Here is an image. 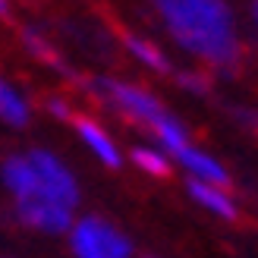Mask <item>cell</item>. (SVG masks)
Returning a JSON list of instances; mask_svg holds the SVG:
<instances>
[{
    "label": "cell",
    "mask_w": 258,
    "mask_h": 258,
    "mask_svg": "<svg viewBox=\"0 0 258 258\" xmlns=\"http://www.w3.org/2000/svg\"><path fill=\"white\" fill-rule=\"evenodd\" d=\"M170 35L189 54L217 70H230L239 57L233 16L224 0H151Z\"/></svg>",
    "instance_id": "obj_1"
},
{
    "label": "cell",
    "mask_w": 258,
    "mask_h": 258,
    "mask_svg": "<svg viewBox=\"0 0 258 258\" xmlns=\"http://www.w3.org/2000/svg\"><path fill=\"white\" fill-rule=\"evenodd\" d=\"M70 242L76 258H129L133 252L129 239L101 217H82L79 224H73Z\"/></svg>",
    "instance_id": "obj_2"
},
{
    "label": "cell",
    "mask_w": 258,
    "mask_h": 258,
    "mask_svg": "<svg viewBox=\"0 0 258 258\" xmlns=\"http://www.w3.org/2000/svg\"><path fill=\"white\" fill-rule=\"evenodd\" d=\"M98 88H101V95L110 98L113 107H120L126 113L129 120L145 123L148 129H154V133H158V126L167 120L164 107L148 92H142L136 85H126V82H117V79H98Z\"/></svg>",
    "instance_id": "obj_3"
},
{
    "label": "cell",
    "mask_w": 258,
    "mask_h": 258,
    "mask_svg": "<svg viewBox=\"0 0 258 258\" xmlns=\"http://www.w3.org/2000/svg\"><path fill=\"white\" fill-rule=\"evenodd\" d=\"M173 158L186 167V170L192 173V179H202V183H211V186H227L230 183V173L224 170L221 164H217L214 158H208V154H202V151H196L192 145H186V148H179Z\"/></svg>",
    "instance_id": "obj_4"
},
{
    "label": "cell",
    "mask_w": 258,
    "mask_h": 258,
    "mask_svg": "<svg viewBox=\"0 0 258 258\" xmlns=\"http://www.w3.org/2000/svg\"><path fill=\"white\" fill-rule=\"evenodd\" d=\"M73 123H76V129H79L82 142L98 154V161H104L107 167H120V151H117V145L107 139L104 129H101L98 123H92V120H85V117H73Z\"/></svg>",
    "instance_id": "obj_5"
},
{
    "label": "cell",
    "mask_w": 258,
    "mask_h": 258,
    "mask_svg": "<svg viewBox=\"0 0 258 258\" xmlns=\"http://www.w3.org/2000/svg\"><path fill=\"white\" fill-rule=\"evenodd\" d=\"M189 196L196 199L199 205H205L208 211L221 214V217H236V205H233V199H230L221 186L202 183V179H189Z\"/></svg>",
    "instance_id": "obj_6"
},
{
    "label": "cell",
    "mask_w": 258,
    "mask_h": 258,
    "mask_svg": "<svg viewBox=\"0 0 258 258\" xmlns=\"http://www.w3.org/2000/svg\"><path fill=\"white\" fill-rule=\"evenodd\" d=\"M123 44L129 47V54H136L142 63H145V67L158 70V73H170V63H167L164 50L154 47L151 41H145V38H139V35H123Z\"/></svg>",
    "instance_id": "obj_7"
},
{
    "label": "cell",
    "mask_w": 258,
    "mask_h": 258,
    "mask_svg": "<svg viewBox=\"0 0 258 258\" xmlns=\"http://www.w3.org/2000/svg\"><path fill=\"white\" fill-rule=\"evenodd\" d=\"M0 117L10 126H25L29 123V104L13 92L7 82H0Z\"/></svg>",
    "instance_id": "obj_8"
},
{
    "label": "cell",
    "mask_w": 258,
    "mask_h": 258,
    "mask_svg": "<svg viewBox=\"0 0 258 258\" xmlns=\"http://www.w3.org/2000/svg\"><path fill=\"white\" fill-rule=\"evenodd\" d=\"M133 161H136V167H142V170L151 173V176H167V173H170V164H167V158H164L161 151L136 148L133 151Z\"/></svg>",
    "instance_id": "obj_9"
},
{
    "label": "cell",
    "mask_w": 258,
    "mask_h": 258,
    "mask_svg": "<svg viewBox=\"0 0 258 258\" xmlns=\"http://www.w3.org/2000/svg\"><path fill=\"white\" fill-rule=\"evenodd\" d=\"M22 38H25V44H29V47H32V50H35V54H38V57H41V60H47V63H50V67H60V70H63V63L57 60V54H54V50H50V47H47V44L41 41V38H38V35H35V32H25Z\"/></svg>",
    "instance_id": "obj_10"
},
{
    "label": "cell",
    "mask_w": 258,
    "mask_h": 258,
    "mask_svg": "<svg viewBox=\"0 0 258 258\" xmlns=\"http://www.w3.org/2000/svg\"><path fill=\"white\" fill-rule=\"evenodd\" d=\"M179 82H183L186 88H192V92H205V88H208V82H205L202 76H192V73H183V76H179Z\"/></svg>",
    "instance_id": "obj_11"
},
{
    "label": "cell",
    "mask_w": 258,
    "mask_h": 258,
    "mask_svg": "<svg viewBox=\"0 0 258 258\" xmlns=\"http://www.w3.org/2000/svg\"><path fill=\"white\" fill-rule=\"evenodd\" d=\"M47 110L57 113V117H63V120L70 117V110H67V104H63V101H47Z\"/></svg>",
    "instance_id": "obj_12"
},
{
    "label": "cell",
    "mask_w": 258,
    "mask_h": 258,
    "mask_svg": "<svg viewBox=\"0 0 258 258\" xmlns=\"http://www.w3.org/2000/svg\"><path fill=\"white\" fill-rule=\"evenodd\" d=\"M4 13H7V0H0V16H4Z\"/></svg>",
    "instance_id": "obj_13"
},
{
    "label": "cell",
    "mask_w": 258,
    "mask_h": 258,
    "mask_svg": "<svg viewBox=\"0 0 258 258\" xmlns=\"http://www.w3.org/2000/svg\"><path fill=\"white\" fill-rule=\"evenodd\" d=\"M252 13H255V19H258V0H255V4H252Z\"/></svg>",
    "instance_id": "obj_14"
}]
</instances>
